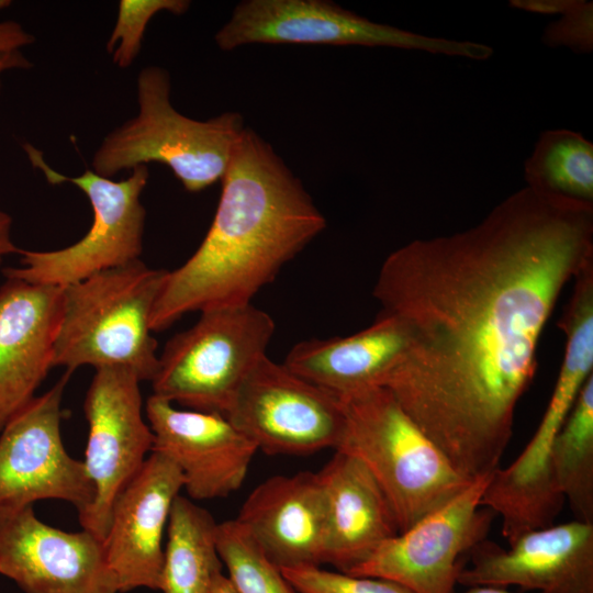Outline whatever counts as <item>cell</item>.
I'll return each mask as SVG.
<instances>
[{
    "label": "cell",
    "instance_id": "20",
    "mask_svg": "<svg viewBox=\"0 0 593 593\" xmlns=\"http://www.w3.org/2000/svg\"><path fill=\"white\" fill-rule=\"evenodd\" d=\"M325 495V563L348 573L399 533L394 512L369 470L335 450L317 471Z\"/></svg>",
    "mask_w": 593,
    "mask_h": 593
},
{
    "label": "cell",
    "instance_id": "29",
    "mask_svg": "<svg viewBox=\"0 0 593 593\" xmlns=\"http://www.w3.org/2000/svg\"><path fill=\"white\" fill-rule=\"evenodd\" d=\"M33 42L34 36L27 33L20 23L15 21L0 22V56L20 51Z\"/></svg>",
    "mask_w": 593,
    "mask_h": 593
},
{
    "label": "cell",
    "instance_id": "31",
    "mask_svg": "<svg viewBox=\"0 0 593 593\" xmlns=\"http://www.w3.org/2000/svg\"><path fill=\"white\" fill-rule=\"evenodd\" d=\"M11 225L12 217L0 210V266L3 258L10 254L19 253V248L15 247L11 239Z\"/></svg>",
    "mask_w": 593,
    "mask_h": 593
},
{
    "label": "cell",
    "instance_id": "32",
    "mask_svg": "<svg viewBox=\"0 0 593 593\" xmlns=\"http://www.w3.org/2000/svg\"><path fill=\"white\" fill-rule=\"evenodd\" d=\"M31 67V63L20 52H11L0 56V75L9 69H26Z\"/></svg>",
    "mask_w": 593,
    "mask_h": 593
},
{
    "label": "cell",
    "instance_id": "2",
    "mask_svg": "<svg viewBox=\"0 0 593 593\" xmlns=\"http://www.w3.org/2000/svg\"><path fill=\"white\" fill-rule=\"evenodd\" d=\"M221 182L202 243L182 266L167 272L150 317L153 332L190 312L253 303L326 226L301 180L249 127Z\"/></svg>",
    "mask_w": 593,
    "mask_h": 593
},
{
    "label": "cell",
    "instance_id": "23",
    "mask_svg": "<svg viewBox=\"0 0 593 593\" xmlns=\"http://www.w3.org/2000/svg\"><path fill=\"white\" fill-rule=\"evenodd\" d=\"M524 176L537 193L593 205V144L575 131L547 130L526 159Z\"/></svg>",
    "mask_w": 593,
    "mask_h": 593
},
{
    "label": "cell",
    "instance_id": "12",
    "mask_svg": "<svg viewBox=\"0 0 593 593\" xmlns=\"http://www.w3.org/2000/svg\"><path fill=\"white\" fill-rule=\"evenodd\" d=\"M71 372L35 395L2 428L0 436V511L43 500H61L79 514L93 501L94 488L82 461L65 449L61 399Z\"/></svg>",
    "mask_w": 593,
    "mask_h": 593
},
{
    "label": "cell",
    "instance_id": "30",
    "mask_svg": "<svg viewBox=\"0 0 593 593\" xmlns=\"http://www.w3.org/2000/svg\"><path fill=\"white\" fill-rule=\"evenodd\" d=\"M574 0H511L510 5L539 14H563Z\"/></svg>",
    "mask_w": 593,
    "mask_h": 593
},
{
    "label": "cell",
    "instance_id": "17",
    "mask_svg": "<svg viewBox=\"0 0 593 593\" xmlns=\"http://www.w3.org/2000/svg\"><path fill=\"white\" fill-rule=\"evenodd\" d=\"M183 477L168 457L150 452L116 497L103 547L119 593L160 590L163 538Z\"/></svg>",
    "mask_w": 593,
    "mask_h": 593
},
{
    "label": "cell",
    "instance_id": "19",
    "mask_svg": "<svg viewBox=\"0 0 593 593\" xmlns=\"http://www.w3.org/2000/svg\"><path fill=\"white\" fill-rule=\"evenodd\" d=\"M235 519L280 569L325 563V495L318 472L266 479L248 494Z\"/></svg>",
    "mask_w": 593,
    "mask_h": 593
},
{
    "label": "cell",
    "instance_id": "18",
    "mask_svg": "<svg viewBox=\"0 0 593 593\" xmlns=\"http://www.w3.org/2000/svg\"><path fill=\"white\" fill-rule=\"evenodd\" d=\"M64 288L7 279L0 287V432L53 368Z\"/></svg>",
    "mask_w": 593,
    "mask_h": 593
},
{
    "label": "cell",
    "instance_id": "26",
    "mask_svg": "<svg viewBox=\"0 0 593 593\" xmlns=\"http://www.w3.org/2000/svg\"><path fill=\"white\" fill-rule=\"evenodd\" d=\"M188 0H121L118 18L107 43L112 61L127 68L138 56L146 26L161 11L180 15L188 11Z\"/></svg>",
    "mask_w": 593,
    "mask_h": 593
},
{
    "label": "cell",
    "instance_id": "35",
    "mask_svg": "<svg viewBox=\"0 0 593 593\" xmlns=\"http://www.w3.org/2000/svg\"><path fill=\"white\" fill-rule=\"evenodd\" d=\"M10 1L0 0V9H3L4 7L9 5Z\"/></svg>",
    "mask_w": 593,
    "mask_h": 593
},
{
    "label": "cell",
    "instance_id": "14",
    "mask_svg": "<svg viewBox=\"0 0 593 593\" xmlns=\"http://www.w3.org/2000/svg\"><path fill=\"white\" fill-rule=\"evenodd\" d=\"M586 379L582 365L562 362L534 436L510 466L490 475L480 505L501 516L508 545L527 532L552 525L562 510L566 500L550 472V451Z\"/></svg>",
    "mask_w": 593,
    "mask_h": 593
},
{
    "label": "cell",
    "instance_id": "16",
    "mask_svg": "<svg viewBox=\"0 0 593 593\" xmlns=\"http://www.w3.org/2000/svg\"><path fill=\"white\" fill-rule=\"evenodd\" d=\"M458 583L517 585L538 593H593V524L572 521L527 532L504 549L486 540L471 551Z\"/></svg>",
    "mask_w": 593,
    "mask_h": 593
},
{
    "label": "cell",
    "instance_id": "7",
    "mask_svg": "<svg viewBox=\"0 0 593 593\" xmlns=\"http://www.w3.org/2000/svg\"><path fill=\"white\" fill-rule=\"evenodd\" d=\"M24 149L48 182H70L87 195L93 220L83 237L70 246L48 251L20 249L21 267L3 269L7 279L65 288L139 259L146 220L141 194L149 176L146 165L135 167L120 181L89 169L78 177H68L51 168L32 145L26 144Z\"/></svg>",
    "mask_w": 593,
    "mask_h": 593
},
{
    "label": "cell",
    "instance_id": "9",
    "mask_svg": "<svg viewBox=\"0 0 593 593\" xmlns=\"http://www.w3.org/2000/svg\"><path fill=\"white\" fill-rule=\"evenodd\" d=\"M225 416L272 456L335 449L344 426L337 395L267 355L247 374Z\"/></svg>",
    "mask_w": 593,
    "mask_h": 593
},
{
    "label": "cell",
    "instance_id": "27",
    "mask_svg": "<svg viewBox=\"0 0 593 593\" xmlns=\"http://www.w3.org/2000/svg\"><path fill=\"white\" fill-rule=\"evenodd\" d=\"M281 571L298 593H413L387 579L351 575L320 567L281 569Z\"/></svg>",
    "mask_w": 593,
    "mask_h": 593
},
{
    "label": "cell",
    "instance_id": "24",
    "mask_svg": "<svg viewBox=\"0 0 593 593\" xmlns=\"http://www.w3.org/2000/svg\"><path fill=\"white\" fill-rule=\"evenodd\" d=\"M549 462L552 479L574 519L593 524V374L557 434Z\"/></svg>",
    "mask_w": 593,
    "mask_h": 593
},
{
    "label": "cell",
    "instance_id": "28",
    "mask_svg": "<svg viewBox=\"0 0 593 593\" xmlns=\"http://www.w3.org/2000/svg\"><path fill=\"white\" fill-rule=\"evenodd\" d=\"M542 42L549 47L564 46L575 53L593 49V3L574 0L572 5L544 30Z\"/></svg>",
    "mask_w": 593,
    "mask_h": 593
},
{
    "label": "cell",
    "instance_id": "33",
    "mask_svg": "<svg viewBox=\"0 0 593 593\" xmlns=\"http://www.w3.org/2000/svg\"><path fill=\"white\" fill-rule=\"evenodd\" d=\"M208 593H240L228 575L222 571L212 579Z\"/></svg>",
    "mask_w": 593,
    "mask_h": 593
},
{
    "label": "cell",
    "instance_id": "22",
    "mask_svg": "<svg viewBox=\"0 0 593 593\" xmlns=\"http://www.w3.org/2000/svg\"><path fill=\"white\" fill-rule=\"evenodd\" d=\"M216 525L192 500L180 494L175 499L164 548L163 593H208L223 564L216 548Z\"/></svg>",
    "mask_w": 593,
    "mask_h": 593
},
{
    "label": "cell",
    "instance_id": "5",
    "mask_svg": "<svg viewBox=\"0 0 593 593\" xmlns=\"http://www.w3.org/2000/svg\"><path fill=\"white\" fill-rule=\"evenodd\" d=\"M170 76L159 66L143 68L136 81L138 113L104 137L92 171L111 178L149 163L168 166L183 188L199 192L221 181L245 125L237 112L205 121L179 113L170 102Z\"/></svg>",
    "mask_w": 593,
    "mask_h": 593
},
{
    "label": "cell",
    "instance_id": "3",
    "mask_svg": "<svg viewBox=\"0 0 593 593\" xmlns=\"http://www.w3.org/2000/svg\"><path fill=\"white\" fill-rule=\"evenodd\" d=\"M338 398L344 426L335 450L369 470L394 512L399 533L474 481L452 467L388 389L372 387Z\"/></svg>",
    "mask_w": 593,
    "mask_h": 593
},
{
    "label": "cell",
    "instance_id": "13",
    "mask_svg": "<svg viewBox=\"0 0 593 593\" xmlns=\"http://www.w3.org/2000/svg\"><path fill=\"white\" fill-rule=\"evenodd\" d=\"M0 574L24 593H119L102 540L43 523L33 505L0 511Z\"/></svg>",
    "mask_w": 593,
    "mask_h": 593
},
{
    "label": "cell",
    "instance_id": "21",
    "mask_svg": "<svg viewBox=\"0 0 593 593\" xmlns=\"http://www.w3.org/2000/svg\"><path fill=\"white\" fill-rule=\"evenodd\" d=\"M407 345L402 324L381 313L353 335L313 338L295 344L283 365L337 396L381 387Z\"/></svg>",
    "mask_w": 593,
    "mask_h": 593
},
{
    "label": "cell",
    "instance_id": "4",
    "mask_svg": "<svg viewBox=\"0 0 593 593\" xmlns=\"http://www.w3.org/2000/svg\"><path fill=\"white\" fill-rule=\"evenodd\" d=\"M139 259L64 288L53 367H126L152 381L158 363L150 317L167 276Z\"/></svg>",
    "mask_w": 593,
    "mask_h": 593
},
{
    "label": "cell",
    "instance_id": "10",
    "mask_svg": "<svg viewBox=\"0 0 593 593\" xmlns=\"http://www.w3.org/2000/svg\"><path fill=\"white\" fill-rule=\"evenodd\" d=\"M139 382L130 368H98L83 402L89 433L82 462L94 497L79 521L82 529L102 541L116 497L153 450L154 435L144 419Z\"/></svg>",
    "mask_w": 593,
    "mask_h": 593
},
{
    "label": "cell",
    "instance_id": "8",
    "mask_svg": "<svg viewBox=\"0 0 593 593\" xmlns=\"http://www.w3.org/2000/svg\"><path fill=\"white\" fill-rule=\"evenodd\" d=\"M222 51L248 44L359 45L484 60L489 45L427 36L366 19L325 0H245L216 32Z\"/></svg>",
    "mask_w": 593,
    "mask_h": 593
},
{
    "label": "cell",
    "instance_id": "1",
    "mask_svg": "<svg viewBox=\"0 0 593 593\" xmlns=\"http://www.w3.org/2000/svg\"><path fill=\"white\" fill-rule=\"evenodd\" d=\"M591 262L593 205L527 187L477 225L414 239L383 261L373 296L407 345L381 387L465 478L500 467L541 333Z\"/></svg>",
    "mask_w": 593,
    "mask_h": 593
},
{
    "label": "cell",
    "instance_id": "15",
    "mask_svg": "<svg viewBox=\"0 0 593 593\" xmlns=\"http://www.w3.org/2000/svg\"><path fill=\"white\" fill-rule=\"evenodd\" d=\"M145 413L154 435L152 452L175 462L190 499L226 497L242 486L258 449L225 415L178 410L154 394Z\"/></svg>",
    "mask_w": 593,
    "mask_h": 593
},
{
    "label": "cell",
    "instance_id": "11",
    "mask_svg": "<svg viewBox=\"0 0 593 593\" xmlns=\"http://www.w3.org/2000/svg\"><path fill=\"white\" fill-rule=\"evenodd\" d=\"M490 475L383 541L347 574L396 582L413 593H454L461 558L485 540L495 513L480 508Z\"/></svg>",
    "mask_w": 593,
    "mask_h": 593
},
{
    "label": "cell",
    "instance_id": "6",
    "mask_svg": "<svg viewBox=\"0 0 593 593\" xmlns=\"http://www.w3.org/2000/svg\"><path fill=\"white\" fill-rule=\"evenodd\" d=\"M200 313L158 356L153 394L189 410L225 415L247 374L267 355L275 322L253 303Z\"/></svg>",
    "mask_w": 593,
    "mask_h": 593
},
{
    "label": "cell",
    "instance_id": "34",
    "mask_svg": "<svg viewBox=\"0 0 593 593\" xmlns=\"http://www.w3.org/2000/svg\"><path fill=\"white\" fill-rule=\"evenodd\" d=\"M465 593H511L505 588L494 585H474L470 586Z\"/></svg>",
    "mask_w": 593,
    "mask_h": 593
},
{
    "label": "cell",
    "instance_id": "25",
    "mask_svg": "<svg viewBox=\"0 0 593 593\" xmlns=\"http://www.w3.org/2000/svg\"><path fill=\"white\" fill-rule=\"evenodd\" d=\"M215 540L222 563L240 593H298L236 519L217 523Z\"/></svg>",
    "mask_w": 593,
    "mask_h": 593
}]
</instances>
